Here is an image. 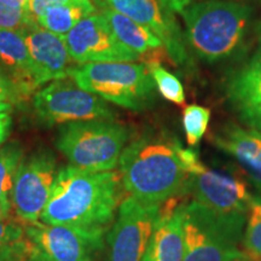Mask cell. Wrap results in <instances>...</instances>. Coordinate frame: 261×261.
I'll return each mask as SVG.
<instances>
[{
	"instance_id": "5",
	"label": "cell",
	"mask_w": 261,
	"mask_h": 261,
	"mask_svg": "<svg viewBox=\"0 0 261 261\" xmlns=\"http://www.w3.org/2000/svg\"><path fill=\"white\" fill-rule=\"evenodd\" d=\"M69 76L77 86L133 112H142L155 99V83L145 64L135 62L86 63Z\"/></svg>"
},
{
	"instance_id": "10",
	"label": "cell",
	"mask_w": 261,
	"mask_h": 261,
	"mask_svg": "<svg viewBox=\"0 0 261 261\" xmlns=\"http://www.w3.org/2000/svg\"><path fill=\"white\" fill-rule=\"evenodd\" d=\"M56 175V161L50 152H38L19 163L10 197L23 223L40 220Z\"/></svg>"
},
{
	"instance_id": "1",
	"label": "cell",
	"mask_w": 261,
	"mask_h": 261,
	"mask_svg": "<svg viewBox=\"0 0 261 261\" xmlns=\"http://www.w3.org/2000/svg\"><path fill=\"white\" fill-rule=\"evenodd\" d=\"M119 172H96L74 166L57 173L40 221L77 228L97 238L114 220L123 200Z\"/></svg>"
},
{
	"instance_id": "7",
	"label": "cell",
	"mask_w": 261,
	"mask_h": 261,
	"mask_svg": "<svg viewBox=\"0 0 261 261\" xmlns=\"http://www.w3.org/2000/svg\"><path fill=\"white\" fill-rule=\"evenodd\" d=\"M33 106L37 116L47 125L114 120V112L106 100L81 89L70 76L52 81L38 91Z\"/></svg>"
},
{
	"instance_id": "12",
	"label": "cell",
	"mask_w": 261,
	"mask_h": 261,
	"mask_svg": "<svg viewBox=\"0 0 261 261\" xmlns=\"http://www.w3.org/2000/svg\"><path fill=\"white\" fill-rule=\"evenodd\" d=\"M98 9H112L137 22L163 44L173 63L185 64L188 51L185 38L174 12L158 0H93Z\"/></svg>"
},
{
	"instance_id": "27",
	"label": "cell",
	"mask_w": 261,
	"mask_h": 261,
	"mask_svg": "<svg viewBox=\"0 0 261 261\" xmlns=\"http://www.w3.org/2000/svg\"><path fill=\"white\" fill-rule=\"evenodd\" d=\"M70 2H74V0H25V10L31 15V17L35 22H38L39 17L48 9L67 4Z\"/></svg>"
},
{
	"instance_id": "2",
	"label": "cell",
	"mask_w": 261,
	"mask_h": 261,
	"mask_svg": "<svg viewBox=\"0 0 261 261\" xmlns=\"http://www.w3.org/2000/svg\"><path fill=\"white\" fill-rule=\"evenodd\" d=\"M180 143L165 136H143L125 146L119 160L122 185L145 203L163 204L184 196L189 173Z\"/></svg>"
},
{
	"instance_id": "11",
	"label": "cell",
	"mask_w": 261,
	"mask_h": 261,
	"mask_svg": "<svg viewBox=\"0 0 261 261\" xmlns=\"http://www.w3.org/2000/svg\"><path fill=\"white\" fill-rule=\"evenodd\" d=\"M71 60L79 64L104 62H136L137 52L122 44L102 14H93L80 21L64 38Z\"/></svg>"
},
{
	"instance_id": "35",
	"label": "cell",
	"mask_w": 261,
	"mask_h": 261,
	"mask_svg": "<svg viewBox=\"0 0 261 261\" xmlns=\"http://www.w3.org/2000/svg\"><path fill=\"white\" fill-rule=\"evenodd\" d=\"M22 2H24V4H25V0H22Z\"/></svg>"
},
{
	"instance_id": "22",
	"label": "cell",
	"mask_w": 261,
	"mask_h": 261,
	"mask_svg": "<svg viewBox=\"0 0 261 261\" xmlns=\"http://www.w3.org/2000/svg\"><path fill=\"white\" fill-rule=\"evenodd\" d=\"M145 65L151 77L154 79V83L161 96L169 102L179 104V106L184 104L185 91L180 80L175 75L166 70L159 62H146Z\"/></svg>"
},
{
	"instance_id": "3",
	"label": "cell",
	"mask_w": 261,
	"mask_h": 261,
	"mask_svg": "<svg viewBox=\"0 0 261 261\" xmlns=\"http://www.w3.org/2000/svg\"><path fill=\"white\" fill-rule=\"evenodd\" d=\"M253 9L232 0H205L181 12L185 39L208 63L224 62L240 54L252 25Z\"/></svg>"
},
{
	"instance_id": "18",
	"label": "cell",
	"mask_w": 261,
	"mask_h": 261,
	"mask_svg": "<svg viewBox=\"0 0 261 261\" xmlns=\"http://www.w3.org/2000/svg\"><path fill=\"white\" fill-rule=\"evenodd\" d=\"M213 142L242 166L261 191V133L230 122L215 133Z\"/></svg>"
},
{
	"instance_id": "34",
	"label": "cell",
	"mask_w": 261,
	"mask_h": 261,
	"mask_svg": "<svg viewBox=\"0 0 261 261\" xmlns=\"http://www.w3.org/2000/svg\"><path fill=\"white\" fill-rule=\"evenodd\" d=\"M10 109V104L6 102H0V113L3 112H8Z\"/></svg>"
},
{
	"instance_id": "33",
	"label": "cell",
	"mask_w": 261,
	"mask_h": 261,
	"mask_svg": "<svg viewBox=\"0 0 261 261\" xmlns=\"http://www.w3.org/2000/svg\"><path fill=\"white\" fill-rule=\"evenodd\" d=\"M28 261H46V260H44V259H42V257L37 255V254H35V253L32 250V255H31V257H29Z\"/></svg>"
},
{
	"instance_id": "19",
	"label": "cell",
	"mask_w": 261,
	"mask_h": 261,
	"mask_svg": "<svg viewBox=\"0 0 261 261\" xmlns=\"http://www.w3.org/2000/svg\"><path fill=\"white\" fill-rule=\"evenodd\" d=\"M99 10L100 14L109 23L114 34L125 46L137 52L140 58L149 56L146 58V62H159L158 58L165 54L166 50L161 40L155 34L115 10Z\"/></svg>"
},
{
	"instance_id": "31",
	"label": "cell",
	"mask_w": 261,
	"mask_h": 261,
	"mask_svg": "<svg viewBox=\"0 0 261 261\" xmlns=\"http://www.w3.org/2000/svg\"><path fill=\"white\" fill-rule=\"evenodd\" d=\"M10 208H11V204H10L9 201H2V200H0V219H5V218H9Z\"/></svg>"
},
{
	"instance_id": "24",
	"label": "cell",
	"mask_w": 261,
	"mask_h": 261,
	"mask_svg": "<svg viewBox=\"0 0 261 261\" xmlns=\"http://www.w3.org/2000/svg\"><path fill=\"white\" fill-rule=\"evenodd\" d=\"M21 160L22 150L15 143L0 149V200L2 201H9V196L11 195L14 187L16 171L21 163Z\"/></svg>"
},
{
	"instance_id": "9",
	"label": "cell",
	"mask_w": 261,
	"mask_h": 261,
	"mask_svg": "<svg viewBox=\"0 0 261 261\" xmlns=\"http://www.w3.org/2000/svg\"><path fill=\"white\" fill-rule=\"evenodd\" d=\"M163 204L123 198L107 237L108 261H143Z\"/></svg>"
},
{
	"instance_id": "15",
	"label": "cell",
	"mask_w": 261,
	"mask_h": 261,
	"mask_svg": "<svg viewBox=\"0 0 261 261\" xmlns=\"http://www.w3.org/2000/svg\"><path fill=\"white\" fill-rule=\"evenodd\" d=\"M226 97L238 119L248 128L261 133V56L252 60L227 77Z\"/></svg>"
},
{
	"instance_id": "36",
	"label": "cell",
	"mask_w": 261,
	"mask_h": 261,
	"mask_svg": "<svg viewBox=\"0 0 261 261\" xmlns=\"http://www.w3.org/2000/svg\"><path fill=\"white\" fill-rule=\"evenodd\" d=\"M0 79H3V77H2V76H0Z\"/></svg>"
},
{
	"instance_id": "6",
	"label": "cell",
	"mask_w": 261,
	"mask_h": 261,
	"mask_svg": "<svg viewBox=\"0 0 261 261\" xmlns=\"http://www.w3.org/2000/svg\"><path fill=\"white\" fill-rule=\"evenodd\" d=\"M129 138L128 129L114 120L73 121L61 127L57 148L74 167L113 171Z\"/></svg>"
},
{
	"instance_id": "17",
	"label": "cell",
	"mask_w": 261,
	"mask_h": 261,
	"mask_svg": "<svg viewBox=\"0 0 261 261\" xmlns=\"http://www.w3.org/2000/svg\"><path fill=\"white\" fill-rule=\"evenodd\" d=\"M179 197L165 202L143 261H184V212Z\"/></svg>"
},
{
	"instance_id": "29",
	"label": "cell",
	"mask_w": 261,
	"mask_h": 261,
	"mask_svg": "<svg viewBox=\"0 0 261 261\" xmlns=\"http://www.w3.org/2000/svg\"><path fill=\"white\" fill-rule=\"evenodd\" d=\"M10 126H11V116L8 112L0 113V145L9 135Z\"/></svg>"
},
{
	"instance_id": "32",
	"label": "cell",
	"mask_w": 261,
	"mask_h": 261,
	"mask_svg": "<svg viewBox=\"0 0 261 261\" xmlns=\"http://www.w3.org/2000/svg\"><path fill=\"white\" fill-rule=\"evenodd\" d=\"M257 42H259V48H257L256 55L261 56V22L259 24V28H257Z\"/></svg>"
},
{
	"instance_id": "13",
	"label": "cell",
	"mask_w": 261,
	"mask_h": 261,
	"mask_svg": "<svg viewBox=\"0 0 261 261\" xmlns=\"http://www.w3.org/2000/svg\"><path fill=\"white\" fill-rule=\"evenodd\" d=\"M24 230L33 252L46 261H91L103 242L77 228L40 220L24 223Z\"/></svg>"
},
{
	"instance_id": "8",
	"label": "cell",
	"mask_w": 261,
	"mask_h": 261,
	"mask_svg": "<svg viewBox=\"0 0 261 261\" xmlns=\"http://www.w3.org/2000/svg\"><path fill=\"white\" fill-rule=\"evenodd\" d=\"M189 177L184 196L221 214H248L255 198L238 179L205 167L196 152L184 160Z\"/></svg>"
},
{
	"instance_id": "21",
	"label": "cell",
	"mask_w": 261,
	"mask_h": 261,
	"mask_svg": "<svg viewBox=\"0 0 261 261\" xmlns=\"http://www.w3.org/2000/svg\"><path fill=\"white\" fill-rule=\"evenodd\" d=\"M32 250L24 226L9 218L0 219V261L29 260Z\"/></svg>"
},
{
	"instance_id": "23",
	"label": "cell",
	"mask_w": 261,
	"mask_h": 261,
	"mask_svg": "<svg viewBox=\"0 0 261 261\" xmlns=\"http://www.w3.org/2000/svg\"><path fill=\"white\" fill-rule=\"evenodd\" d=\"M211 121V110L198 104H189L182 112L187 142L190 146H196L203 138Z\"/></svg>"
},
{
	"instance_id": "4",
	"label": "cell",
	"mask_w": 261,
	"mask_h": 261,
	"mask_svg": "<svg viewBox=\"0 0 261 261\" xmlns=\"http://www.w3.org/2000/svg\"><path fill=\"white\" fill-rule=\"evenodd\" d=\"M184 212V261H242L241 249L248 214H221L191 201Z\"/></svg>"
},
{
	"instance_id": "16",
	"label": "cell",
	"mask_w": 261,
	"mask_h": 261,
	"mask_svg": "<svg viewBox=\"0 0 261 261\" xmlns=\"http://www.w3.org/2000/svg\"><path fill=\"white\" fill-rule=\"evenodd\" d=\"M24 31L0 29V76L9 84L12 96L18 98L29 96L39 87L33 73Z\"/></svg>"
},
{
	"instance_id": "20",
	"label": "cell",
	"mask_w": 261,
	"mask_h": 261,
	"mask_svg": "<svg viewBox=\"0 0 261 261\" xmlns=\"http://www.w3.org/2000/svg\"><path fill=\"white\" fill-rule=\"evenodd\" d=\"M94 11L96 6L91 0H74L48 9L39 17L38 24L64 39L75 25Z\"/></svg>"
},
{
	"instance_id": "26",
	"label": "cell",
	"mask_w": 261,
	"mask_h": 261,
	"mask_svg": "<svg viewBox=\"0 0 261 261\" xmlns=\"http://www.w3.org/2000/svg\"><path fill=\"white\" fill-rule=\"evenodd\" d=\"M244 253L248 257L261 261V202L255 201L248 212L243 241Z\"/></svg>"
},
{
	"instance_id": "25",
	"label": "cell",
	"mask_w": 261,
	"mask_h": 261,
	"mask_svg": "<svg viewBox=\"0 0 261 261\" xmlns=\"http://www.w3.org/2000/svg\"><path fill=\"white\" fill-rule=\"evenodd\" d=\"M38 24L25 10L22 0H0V29L24 31Z\"/></svg>"
},
{
	"instance_id": "14",
	"label": "cell",
	"mask_w": 261,
	"mask_h": 261,
	"mask_svg": "<svg viewBox=\"0 0 261 261\" xmlns=\"http://www.w3.org/2000/svg\"><path fill=\"white\" fill-rule=\"evenodd\" d=\"M24 40L31 56L38 86L69 76L70 56L63 38L39 24L24 31Z\"/></svg>"
},
{
	"instance_id": "30",
	"label": "cell",
	"mask_w": 261,
	"mask_h": 261,
	"mask_svg": "<svg viewBox=\"0 0 261 261\" xmlns=\"http://www.w3.org/2000/svg\"><path fill=\"white\" fill-rule=\"evenodd\" d=\"M10 97H12V91L9 84L4 79H0V102H4Z\"/></svg>"
},
{
	"instance_id": "28",
	"label": "cell",
	"mask_w": 261,
	"mask_h": 261,
	"mask_svg": "<svg viewBox=\"0 0 261 261\" xmlns=\"http://www.w3.org/2000/svg\"><path fill=\"white\" fill-rule=\"evenodd\" d=\"M163 6L172 10L173 12L180 14L191 4V0H158Z\"/></svg>"
}]
</instances>
